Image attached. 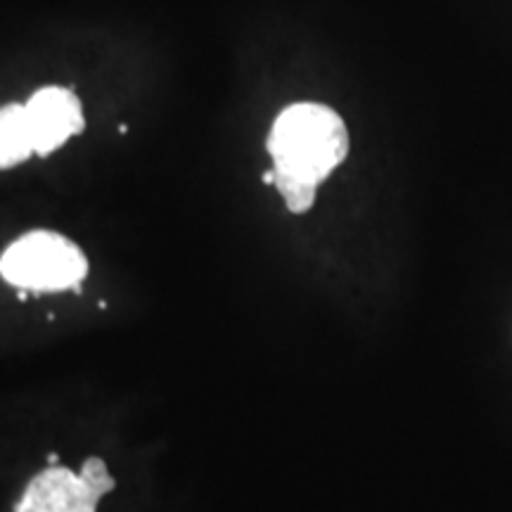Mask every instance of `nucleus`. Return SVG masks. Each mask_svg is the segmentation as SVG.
Here are the masks:
<instances>
[{"label":"nucleus","mask_w":512,"mask_h":512,"mask_svg":"<svg viewBox=\"0 0 512 512\" xmlns=\"http://www.w3.org/2000/svg\"><path fill=\"white\" fill-rule=\"evenodd\" d=\"M27 105L0 107V169H10L34 155Z\"/></svg>","instance_id":"obj_5"},{"label":"nucleus","mask_w":512,"mask_h":512,"mask_svg":"<svg viewBox=\"0 0 512 512\" xmlns=\"http://www.w3.org/2000/svg\"><path fill=\"white\" fill-rule=\"evenodd\" d=\"M0 275L19 290L60 292L88 275V261L72 240L53 230H34L0 256Z\"/></svg>","instance_id":"obj_2"},{"label":"nucleus","mask_w":512,"mask_h":512,"mask_svg":"<svg viewBox=\"0 0 512 512\" xmlns=\"http://www.w3.org/2000/svg\"><path fill=\"white\" fill-rule=\"evenodd\" d=\"M275 183L318 188L349 152L342 117L318 102H299L278 114L268 136Z\"/></svg>","instance_id":"obj_1"},{"label":"nucleus","mask_w":512,"mask_h":512,"mask_svg":"<svg viewBox=\"0 0 512 512\" xmlns=\"http://www.w3.org/2000/svg\"><path fill=\"white\" fill-rule=\"evenodd\" d=\"M114 482L100 458H88L81 475L48 467L31 479L15 512H98L102 496L114 491Z\"/></svg>","instance_id":"obj_3"},{"label":"nucleus","mask_w":512,"mask_h":512,"mask_svg":"<svg viewBox=\"0 0 512 512\" xmlns=\"http://www.w3.org/2000/svg\"><path fill=\"white\" fill-rule=\"evenodd\" d=\"M36 155L48 157L69 138L83 131L81 102L67 88H41L27 102Z\"/></svg>","instance_id":"obj_4"}]
</instances>
